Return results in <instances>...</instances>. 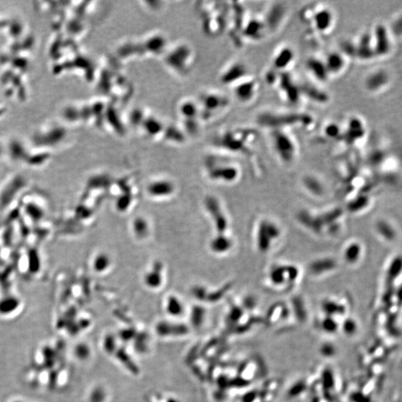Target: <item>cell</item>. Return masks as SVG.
<instances>
[{
    "instance_id": "cell-6",
    "label": "cell",
    "mask_w": 402,
    "mask_h": 402,
    "mask_svg": "<svg viewBox=\"0 0 402 402\" xmlns=\"http://www.w3.org/2000/svg\"><path fill=\"white\" fill-rule=\"evenodd\" d=\"M300 267L292 263H276L267 270L266 281L274 291H287L294 288L300 279Z\"/></svg>"
},
{
    "instance_id": "cell-5",
    "label": "cell",
    "mask_w": 402,
    "mask_h": 402,
    "mask_svg": "<svg viewBox=\"0 0 402 402\" xmlns=\"http://www.w3.org/2000/svg\"><path fill=\"white\" fill-rule=\"evenodd\" d=\"M254 243L261 254L271 252L283 236V230L279 222L268 217L258 220L254 229Z\"/></svg>"
},
{
    "instance_id": "cell-14",
    "label": "cell",
    "mask_w": 402,
    "mask_h": 402,
    "mask_svg": "<svg viewBox=\"0 0 402 402\" xmlns=\"http://www.w3.org/2000/svg\"><path fill=\"white\" fill-rule=\"evenodd\" d=\"M296 61V53L289 45L279 46L273 52L271 58V69L276 73L291 72Z\"/></svg>"
},
{
    "instance_id": "cell-19",
    "label": "cell",
    "mask_w": 402,
    "mask_h": 402,
    "mask_svg": "<svg viewBox=\"0 0 402 402\" xmlns=\"http://www.w3.org/2000/svg\"><path fill=\"white\" fill-rule=\"evenodd\" d=\"M212 177L224 183H232L237 181L241 175V169L236 163L219 164L211 171ZM214 179V180H215Z\"/></svg>"
},
{
    "instance_id": "cell-26",
    "label": "cell",
    "mask_w": 402,
    "mask_h": 402,
    "mask_svg": "<svg viewBox=\"0 0 402 402\" xmlns=\"http://www.w3.org/2000/svg\"><path fill=\"white\" fill-rule=\"evenodd\" d=\"M387 24L397 42L402 41V11L396 13Z\"/></svg>"
},
{
    "instance_id": "cell-4",
    "label": "cell",
    "mask_w": 402,
    "mask_h": 402,
    "mask_svg": "<svg viewBox=\"0 0 402 402\" xmlns=\"http://www.w3.org/2000/svg\"><path fill=\"white\" fill-rule=\"evenodd\" d=\"M197 101L203 125L210 123L221 117L231 106L230 98L224 92L216 89L202 91Z\"/></svg>"
},
{
    "instance_id": "cell-18",
    "label": "cell",
    "mask_w": 402,
    "mask_h": 402,
    "mask_svg": "<svg viewBox=\"0 0 402 402\" xmlns=\"http://www.w3.org/2000/svg\"><path fill=\"white\" fill-rule=\"evenodd\" d=\"M345 126L342 127V136L340 140H343L347 144H355L357 141L362 139L365 134V124L362 119L358 116H351L345 122Z\"/></svg>"
},
{
    "instance_id": "cell-22",
    "label": "cell",
    "mask_w": 402,
    "mask_h": 402,
    "mask_svg": "<svg viewBox=\"0 0 402 402\" xmlns=\"http://www.w3.org/2000/svg\"><path fill=\"white\" fill-rule=\"evenodd\" d=\"M302 97H306L312 102L318 104H325L329 101V95L325 91L313 83L300 82Z\"/></svg>"
},
{
    "instance_id": "cell-10",
    "label": "cell",
    "mask_w": 402,
    "mask_h": 402,
    "mask_svg": "<svg viewBox=\"0 0 402 402\" xmlns=\"http://www.w3.org/2000/svg\"><path fill=\"white\" fill-rule=\"evenodd\" d=\"M177 113L178 119L181 120L180 124L185 134L193 135L199 132L203 123L197 99L184 98L181 100L177 104Z\"/></svg>"
},
{
    "instance_id": "cell-3",
    "label": "cell",
    "mask_w": 402,
    "mask_h": 402,
    "mask_svg": "<svg viewBox=\"0 0 402 402\" xmlns=\"http://www.w3.org/2000/svg\"><path fill=\"white\" fill-rule=\"evenodd\" d=\"M162 57L164 64L171 73L179 77H185L194 67L195 52L189 43L178 41L168 46Z\"/></svg>"
},
{
    "instance_id": "cell-24",
    "label": "cell",
    "mask_w": 402,
    "mask_h": 402,
    "mask_svg": "<svg viewBox=\"0 0 402 402\" xmlns=\"http://www.w3.org/2000/svg\"><path fill=\"white\" fill-rule=\"evenodd\" d=\"M302 185L306 192L312 196L322 198L325 194V186L322 180L314 175H306L302 180ZM315 197V198H316Z\"/></svg>"
},
{
    "instance_id": "cell-8",
    "label": "cell",
    "mask_w": 402,
    "mask_h": 402,
    "mask_svg": "<svg viewBox=\"0 0 402 402\" xmlns=\"http://www.w3.org/2000/svg\"><path fill=\"white\" fill-rule=\"evenodd\" d=\"M256 137V133L249 129L227 130L218 135V142L220 147L225 150L234 152L246 153Z\"/></svg>"
},
{
    "instance_id": "cell-13",
    "label": "cell",
    "mask_w": 402,
    "mask_h": 402,
    "mask_svg": "<svg viewBox=\"0 0 402 402\" xmlns=\"http://www.w3.org/2000/svg\"><path fill=\"white\" fill-rule=\"evenodd\" d=\"M232 88L238 101L243 104H249L256 98L259 92L260 83L258 79L251 74Z\"/></svg>"
},
{
    "instance_id": "cell-9",
    "label": "cell",
    "mask_w": 402,
    "mask_h": 402,
    "mask_svg": "<svg viewBox=\"0 0 402 402\" xmlns=\"http://www.w3.org/2000/svg\"><path fill=\"white\" fill-rule=\"evenodd\" d=\"M370 29L376 60L391 58L395 52L397 40L391 34L388 24L377 22Z\"/></svg>"
},
{
    "instance_id": "cell-11",
    "label": "cell",
    "mask_w": 402,
    "mask_h": 402,
    "mask_svg": "<svg viewBox=\"0 0 402 402\" xmlns=\"http://www.w3.org/2000/svg\"><path fill=\"white\" fill-rule=\"evenodd\" d=\"M394 83V74L386 67H378L369 71L364 80L365 90L372 95L386 92Z\"/></svg>"
},
{
    "instance_id": "cell-15",
    "label": "cell",
    "mask_w": 402,
    "mask_h": 402,
    "mask_svg": "<svg viewBox=\"0 0 402 402\" xmlns=\"http://www.w3.org/2000/svg\"><path fill=\"white\" fill-rule=\"evenodd\" d=\"M251 75L248 67L241 61H235L227 64L220 75V80L224 84L234 86Z\"/></svg>"
},
{
    "instance_id": "cell-23",
    "label": "cell",
    "mask_w": 402,
    "mask_h": 402,
    "mask_svg": "<svg viewBox=\"0 0 402 402\" xmlns=\"http://www.w3.org/2000/svg\"><path fill=\"white\" fill-rule=\"evenodd\" d=\"M363 255V246L356 241H351L345 245L342 252L343 261L349 265L358 264Z\"/></svg>"
},
{
    "instance_id": "cell-12",
    "label": "cell",
    "mask_w": 402,
    "mask_h": 402,
    "mask_svg": "<svg viewBox=\"0 0 402 402\" xmlns=\"http://www.w3.org/2000/svg\"><path fill=\"white\" fill-rule=\"evenodd\" d=\"M285 102L292 105L299 104L302 97L300 82L296 80L291 72L279 73L273 85Z\"/></svg>"
},
{
    "instance_id": "cell-17",
    "label": "cell",
    "mask_w": 402,
    "mask_h": 402,
    "mask_svg": "<svg viewBox=\"0 0 402 402\" xmlns=\"http://www.w3.org/2000/svg\"><path fill=\"white\" fill-rule=\"evenodd\" d=\"M323 60L331 79L343 74L347 70L351 59L339 49L327 53Z\"/></svg>"
},
{
    "instance_id": "cell-27",
    "label": "cell",
    "mask_w": 402,
    "mask_h": 402,
    "mask_svg": "<svg viewBox=\"0 0 402 402\" xmlns=\"http://www.w3.org/2000/svg\"><path fill=\"white\" fill-rule=\"evenodd\" d=\"M325 138L330 140H340L342 136V127L336 122H328L323 128Z\"/></svg>"
},
{
    "instance_id": "cell-16",
    "label": "cell",
    "mask_w": 402,
    "mask_h": 402,
    "mask_svg": "<svg viewBox=\"0 0 402 402\" xmlns=\"http://www.w3.org/2000/svg\"><path fill=\"white\" fill-rule=\"evenodd\" d=\"M338 261L331 255H324L314 258L308 264L309 275L314 278H322L336 271Z\"/></svg>"
},
{
    "instance_id": "cell-1",
    "label": "cell",
    "mask_w": 402,
    "mask_h": 402,
    "mask_svg": "<svg viewBox=\"0 0 402 402\" xmlns=\"http://www.w3.org/2000/svg\"><path fill=\"white\" fill-rule=\"evenodd\" d=\"M257 122L269 131L274 129L290 131L291 128H311L315 120L310 114L306 113L266 110L257 116Z\"/></svg>"
},
{
    "instance_id": "cell-21",
    "label": "cell",
    "mask_w": 402,
    "mask_h": 402,
    "mask_svg": "<svg viewBox=\"0 0 402 402\" xmlns=\"http://www.w3.org/2000/svg\"><path fill=\"white\" fill-rule=\"evenodd\" d=\"M306 69L317 81L325 83L329 80L330 76L327 71L323 58L317 56L311 57L306 62Z\"/></svg>"
},
{
    "instance_id": "cell-20",
    "label": "cell",
    "mask_w": 402,
    "mask_h": 402,
    "mask_svg": "<svg viewBox=\"0 0 402 402\" xmlns=\"http://www.w3.org/2000/svg\"><path fill=\"white\" fill-rule=\"evenodd\" d=\"M286 7L279 4L270 6L267 12L262 13L261 16L267 25L269 32L276 31L282 25L286 17Z\"/></svg>"
},
{
    "instance_id": "cell-7",
    "label": "cell",
    "mask_w": 402,
    "mask_h": 402,
    "mask_svg": "<svg viewBox=\"0 0 402 402\" xmlns=\"http://www.w3.org/2000/svg\"><path fill=\"white\" fill-rule=\"evenodd\" d=\"M270 142L276 158L285 165L292 164L299 155V146L289 130H270Z\"/></svg>"
},
{
    "instance_id": "cell-2",
    "label": "cell",
    "mask_w": 402,
    "mask_h": 402,
    "mask_svg": "<svg viewBox=\"0 0 402 402\" xmlns=\"http://www.w3.org/2000/svg\"><path fill=\"white\" fill-rule=\"evenodd\" d=\"M303 22L309 26L312 35H328L335 26L336 15L332 8L323 3H312L305 6L300 13Z\"/></svg>"
},
{
    "instance_id": "cell-25",
    "label": "cell",
    "mask_w": 402,
    "mask_h": 402,
    "mask_svg": "<svg viewBox=\"0 0 402 402\" xmlns=\"http://www.w3.org/2000/svg\"><path fill=\"white\" fill-rule=\"evenodd\" d=\"M234 239L227 233H220L219 236L213 239L211 247L214 252L218 254H225L234 247Z\"/></svg>"
}]
</instances>
